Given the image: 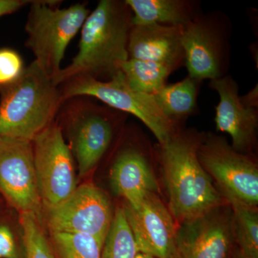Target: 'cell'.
Returning <instances> with one entry per match:
<instances>
[{"label": "cell", "instance_id": "6da1fadb", "mask_svg": "<svg viewBox=\"0 0 258 258\" xmlns=\"http://www.w3.org/2000/svg\"><path fill=\"white\" fill-rule=\"evenodd\" d=\"M133 14L122 0H101L81 30L79 52L52 79L59 86L74 78L110 81L128 59L129 35Z\"/></svg>", "mask_w": 258, "mask_h": 258}, {"label": "cell", "instance_id": "7a4b0ae2", "mask_svg": "<svg viewBox=\"0 0 258 258\" xmlns=\"http://www.w3.org/2000/svg\"><path fill=\"white\" fill-rule=\"evenodd\" d=\"M204 136L195 129L180 128L170 140L158 145L169 210L179 224L229 205L199 161L198 151Z\"/></svg>", "mask_w": 258, "mask_h": 258}, {"label": "cell", "instance_id": "3957f363", "mask_svg": "<svg viewBox=\"0 0 258 258\" xmlns=\"http://www.w3.org/2000/svg\"><path fill=\"white\" fill-rule=\"evenodd\" d=\"M61 104L58 86L34 60L0 88V137L33 140L55 121Z\"/></svg>", "mask_w": 258, "mask_h": 258}, {"label": "cell", "instance_id": "277c9868", "mask_svg": "<svg viewBox=\"0 0 258 258\" xmlns=\"http://www.w3.org/2000/svg\"><path fill=\"white\" fill-rule=\"evenodd\" d=\"M128 115L90 97H74L62 102L55 120L61 130H67L69 147L81 177L91 172L106 156L117 128Z\"/></svg>", "mask_w": 258, "mask_h": 258}, {"label": "cell", "instance_id": "5b68a950", "mask_svg": "<svg viewBox=\"0 0 258 258\" xmlns=\"http://www.w3.org/2000/svg\"><path fill=\"white\" fill-rule=\"evenodd\" d=\"M60 1L34 0L25 24L28 39L25 46L35 61L53 79L60 72L61 62L70 42L82 28L91 13L87 5L79 3L59 8Z\"/></svg>", "mask_w": 258, "mask_h": 258}, {"label": "cell", "instance_id": "8992f818", "mask_svg": "<svg viewBox=\"0 0 258 258\" xmlns=\"http://www.w3.org/2000/svg\"><path fill=\"white\" fill-rule=\"evenodd\" d=\"M58 87L62 103L74 97H90L117 111L134 115L152 132L159 144L170 140L181 128V123L170 119L162 113L154 95L132 89L121 71L110 81L74 78L61 83Z\"/></svg>", "mask_w": 258, "mask_h": 258}, {"label": "cell", "instance_id": "52a82bcc", "mask_svg": "<svg viewBox=\"0 0 258 258\" xmlns=\"http://www.w3.org/2000/svg\"><path fill=\"white\" fill-rule=\"evenodd\" d=\"M232 31L230 18L220 11H202L183 26L184 66L190 78L202 83L227 75Z\"/></svg>", "mask_w": 258, "mask_h": 258}, {"label": "cell", "instance_id": "ba28073f", "mask_svg": "<svg viewBox=\"0 0 258 258\" xmlns=\"http://www.w3.org/2000/svg\"><path fill=\"white\" fill-rule=\"evenodd\" d=\"M200 164L216 180L223 198L258 205V169L252 154L235 151L225 137L205 134L198 151Z\"/></svg>", "mask_w": 258, "mask_h": 258}, {"label": "cell", "instance_id": "9c48e42d", "mask_svg": "<svg viewBox=\"0 0 258 258\" xmlns=\"http://www.w3.org/2000/svg\"><path fill=\"white\" fill-rule=\"evenodd\" d=\"M34 166L42 206L60 205L77 188L74 155L57 122L32 141Z\"/></svg>", "mask_w": 258, "mask_h": 258}, {"label": "cell", "instance_id": "30bf717a", "mask_svg": "<svg viewBox=\"0 0 258 258\" xmlns=\"http://www.w3.org/2000/svg\"><path fill=\"white\" fill-rule=\"evenodd\" d=\"M47 210L51 232L86 234L103 243L115 213L106 194L92 183L80 185L64 202Z\"/></svg>", "mask_w": 258, "mask_h": 258}, {"label": "cell", "instance_id": "8fae6325", "mask_svg": "<svg viewBox=\"0 0 258 258\" xmlns=\"http://www.w3.org/2000/svg\"><path fill=\"white\" fill-rule=\"evenodd\" d=\"M0 194L20 214L41 220L32 141L0 137Z\"/></svg>", "mask_w": 258, "mask_h": 258}, {"label": "cell", "instance_id": "7c38bea8", "mask_svg": "<svg viewBox=\"0 0 258 258\" xmlns=\"http://www.w3.org/2000/svg\"><path fill=\"white\" fill-rule=\"evenodd\" d=\"M123 208L137 252L177 258L175 220L157 193H148L134 206L126 204Z\"/></svg>", "mask_w": 258, "mask_h": 258}, {"label": "cell", "instance_id": "4fadbf2b", "mask_svg": "<svg viewBox=\"0 0 258 258\" xmlns=\"http://www.w3.org/2000/svg\"><path fill=\"white\" fill-rule=\"evenodd\" d=\"M233 242L232 210L226 205L176 228L177 258H228Z\"/></svg>", "mask_w": 258, "mask_h": 258}, {"label": "cell", "instance_id": "5bb4252c", "mask_svg": "<svg viewBox=\"0 0 258 258\" xmlns=\"http://www.w3.org/2000/svg\"><path fill=\"white\" fill-rule=\"evenodd\" d=\"M209 87L220 98L215 107L217 132L230 135L231 146L237 152L252 154L257 142V108H248L242 103L238 83L230 75L210 81Z\"/></svg>", "mask_w": 258, "mask_h": 258}, {"label": "cell", "instance_id": "9a60e30c", "mask_svg": "<svg viewBox=\"0 0 258 258\" xmlns=\"http://www.w3.org/2000/svg\"><path fill=\"white\" fill-rule=\"evenodd\" d=\"M183 26L133 25L129 35L128 58L163 64L172 72L184 66Z\"/></svg>", "mask_w": 258, "mask_h": 258}, {"label": "cell", "instance_id": "2e32d148", "mask_svg": "<svg viewBox=\"0 0 258 258\" xmlns=\"http://www.w3.org/2000/svg\"><path fill=\"white\" fill-rule=\"evenodd\" d=\"M147 153L138 146L128 145L118 151L112 163L111 189L130 206L137 205L147 194L159 191Z\"/></svg>", "mask_w": 258, "mask_h": 258}, {"label": "cell", "instance_id": "e0dca14e", "mask_svg": "<svg viewBox=\"0 0 258 258\" xmlns=\"http://www.w3.org/2000/svg\"><path fill=\"white\" fill-rule=\"evenodd\" d=\"M133 14V25L159 24L184 26L200 14L198 0H125Z\"/></svg>", "mask_w": 258, "mask_h": 258}, {"label": "cell", "instance_id": "ac0fdd59", "mask_svg": "<svg viewBox=\"0 0 258 258\" xmlns=\"http://www.w3.org/2000/svg\"><path fill=\"white\" fill-rule=\"evenodd\" d=\"M200 83L187 76L179 82L166 84L154 94V98L166 116L181 123L199 112L198 98Z\"/></svg>", "mask_w": 258, "mask_h": 258}, {"label": "cell", "instance_id": "d6986e66", "mask_svg": "<svg viewBox=\"0 0 258 258\" xmlns=\"http://www.w3.org/2000/svg\"><path fill=\"white\" fill-rule=\"evenodd\" d=\"M232 210L234 242L244 257L258 258V213L257 208L233 198L226 199Z\"/></svg>", "mask_w": 258, "mask_h": 258}, {"label": "cell", "instance_id": "ffe728a7", "mask_svg": "<svg viewBox=\"0 0 258 258\" xmlns=\"http://www.w3.org/2000/svg\"><path fill=\"white\" fill-rule=\"evenodd\" d=\"M121 72L125 81L137 92L154 95L166 84L172 71L165 66L151 61L128 58Z\"/></svg>", "mask_w": 258, "mask_h": 258}, {"label": "cell", "instance_id": "44dd1931", "mask_svg": "<svg viewBox=\"0 0 258 258\" xmlns=\"http://www.w3.org/2000/svg\"><path fill=\"white\" fill-rule=\"evenodd\" d=\"M137 254V247L124 210L123 207L118 208L115 211L101 258H135Z\"/></svg>", "mask_w": 258, "mask_h": 258}, {"label": "cell", "instance_id": "7402d4cb", "mask_svg": "<svg viewBox=\"0 0 258 258\" xmlns=\"http://www.w3.org/2000/svg\"><path fill=\"white\" fill-rule=\"evenodd\" d=\"M59 258H101L104 243L93 236L71 232H52Z\"/></svg>", "mask_w": 258, "mask_h": 258}, {"label": "cell", "instance_id": "603a6c76", "mask_svg": "<svg viewBox=\"0 0 258 258\" xmlns=\"http://www.w3.org/2000/svg\"><path fill=\"white\" fill-rule=\"evenodd\" d=\"M20 215L25 258H55L36 215L28 212Z\"/></svg>", "mask_w": 258, "mask_h": 258}, {"label": "cell", "instance_id": "cb8c5ba5", "mask_svg": "<svg viewBox=\"0 0 258 258\" xmlns=\"http://www.w3.org/2000/svg\"><path fill=\"white\" fill-rule=\"evenodd\" d=\"M25 67L21 56L13 49H0V88L20 77Z\"/></svg>", "mask_w": 258, "mask_h": 258}, {"label": "cell", "instance_id": "d4e9b609", "mask_svg": "<svg viewBox=\"0 0 258 258\" xmlns=\"http://www.w3.org/2000/svg\"><path fill=\"white\" fill-rule=\"evenodd\" d=\"M0 258H23L19 252L14 234L7 225H0Z\"/></svg>", "mask_w": 258, "mask_h": 258}, {"label": "cell", "instance_id": "484cf974", "mask_svg": "<svg viewBox=\"0 0 258 258\" xmlns=\"http://www.w3.org/2000/svg\"><path fill=\"white\" fill-rule=\"evenodd\" d=\"M31 3L32 0H0V18L16 13Z\"/></svg>", "mask_w": 258, "mask_h": 258}, {"label": "cell", "instance_id": "4316f807", "mask_svg": "<svg viewBox=\"0 0 258 258\" xmlns=\"http://www.w3.org/2000/svg\"><path fill=\"white\" fill-rule=\"evenodd\" d=\"M240 100L246 107L258 109L257 85H256L247 94L240 96Z\"/></svg>", "mask_w": 258, "mask_h": 258}, {"label": "cell", "instance_id": "83f0119b", "mask_svg": "<svg viewBox=\"0 0 258 258\" xmlns=\"http://www.w3.org/2000/svg\"><path fill=\"white\" fill-rule=\"evenodd\" d=\"M135 258H154L152 256L148 255V254L141 253V252H137V255Z\"/></svg>", "mask_w": 258, "mask_h": 258}, {"label": "cell", "instance_id": "f1b7e54d", "mask_svg": "<svg viewBox=\"0 0 258 258\" xmlns=\"http://www.w3.org/2000/svg\"><path fill=\"white\" fill-rule=\"evenodd\" d=\"M232 258H246L244 257L243 255H242V254L240 253L239 251H237V252L235 254H234L233 257Z\"/></svg>", "mask_w": 258, "mask_h": 258}]
</instances>
